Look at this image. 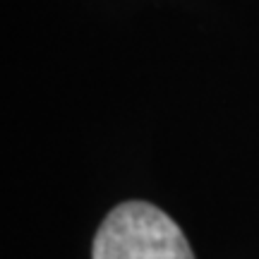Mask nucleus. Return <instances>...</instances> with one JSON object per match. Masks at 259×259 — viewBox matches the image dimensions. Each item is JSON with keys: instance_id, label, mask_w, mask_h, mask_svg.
<instances>
[{"instance_id": "nucleus-1", "label": "nucleus", "mask_w": 259, "mask_h": 259, "mask_svg": "<svg viewBox=\"0 0 259 259\" xmlns=\"http://www.w3.org/2000/svg\"><path fill=\"white\" fill-rule=\"evenodd\" d=\"M92 259H194L183 228L149 202L118 204L94 235Z\"/></svg>"}]
</instances>
